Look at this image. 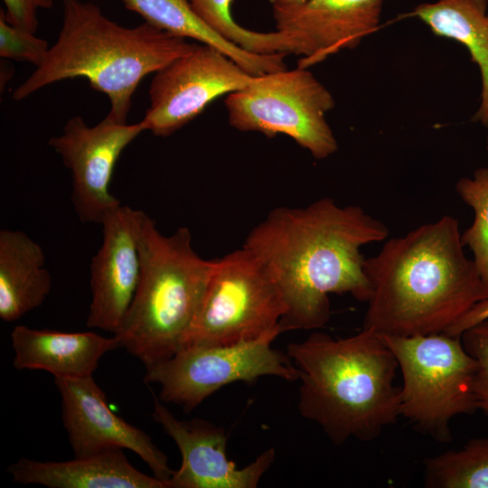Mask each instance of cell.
I'll return each mask as SVG.
<instances>
[{
    "label": "cell",
    "mask_w": 488,
    "mask_h": 488,
    "mask_svg": "<svg viewBox=\"0 0 488 488\" xmlns=\"http://www.w3.org/2000/svg\"><path fill=\"white\" fill-rule=\"evenodd\" d=\"M388 227L361 206H340L331 198L305 207H277L248 234L254 253L275 281L288 329L324 327L331 316L330 294L369 300L371 284L361 247L381 241Z\"/></svg>",
    "instance_id": "1"
},
{
    "label": "cell",
    "mask_w": 488,
    "mask_h": 488,
    "mask_svg": "<svg viewBox=\"0 0 488 488\" xmlns=\"http://www.w3.org/2000/svg\"><path fill=\"white\" fill-rule=\"evenodd\" d=\"M458 221L444 215L389 239L365 258L371 293L363 328L411 336L445 333L476 303L488 286L466 257Z\"/></svg>",
    "instance_id": "2"
},
{
    "label": "cell",
    "mask_w": 488,
    "mask_h": 488,
    "mask_svg": "<svg viewBox=\"0 0 488 488\" xmlns=\"http://www.w3.org/2000/svg\"><path fill=\"white\" fill-rule=\"evenodd\" d=\"M286 354L298 371L299 414L335 446L373 441L400 417L399 364L374 330L345 338L316 332L289 343Z\"/></svg>",
    "instance_id": "3"
},
{
    "label": "cell",
    "mask_w": 488,
    "mask_h": 488,
    "mask_svg": "<svg viewBox=\"0 0 488 488\" xmlns=\"http://www.w3.org/2000/svg\"><path fill=\"white\" fill-rule=\"evenodd\" d=\"M199 44L147 23L127 28L105 16L93 3L62 1V24L44 61L20 85L13 99H26L57 81L86 78L108 96L115 120L127 123L132 96L140 81Z\"/></svg>",
    "instance_id": "4"
},
{
    "label": "cell",
    "mask_w": 488,
    "mask_h": 488,
    "mask_svg": "<svg viewBox=\"0 0 488 488\" xmlns=\"http://www.w3.org/2000/svg\"><path fill=\"white\" fill-rule=\"evenodd\" d=\"M139 283L114 334L131 355L149 366L175 354L192 328L205 293L213 259L192 248L188 228L162 234L144 211L138 229Z\"/></svg>",
    "instance_id": "5"
},
{
    "label": "cell",
    "mask_w": 488,
    "mask_h": 488,
    "mask_svg": "<svg viewBox=\"0 0 488 488\" xmlns=\"http://www.w3.org/2000/svg\"><path fill=\"white\" fill-rule=\"evenodd\" d=\"M380 334L401 373L400 417L436 442L449 443L451 420L477 411L474 392L476 361L461 337L446 333Z\"/></svg>",
    "instance_id": "6"
},
{
    "label": "cell",
    "mask_w": 488,
    "mask_h": 488,
    "mask_svg": "<svg viewBox=\"0 0 488 488\" xmlns=\"http://www.w3.org/2000/svg\"><path fill=\"white\" fill-rule=\"evenodd\" d=\"M224 104L229 124L237 130L287 136L315 159L338 149L326 120L334 99L308 68L255 76L245 88L228 94Z\"/></svg>",
    "instance_id": "7"
},
{
    "label": "cell",
    "mask_w": 488,
    "mask_h": 488,
    "mask_svg": "<svg viewBox=\"0 0 488 488\" xmlns=\"http://www.w3.org/2000/svg\"><path fill=\"white\" fill-rule=\"evenodd\" d=\"M280 324L261 336L227 345H189L172 357L145 367L144 380L159 386V399L180 406L185 413L202 404L221 388L238 381L254 383L274 376L298 380L288 355L272 348L287 332Z\"/></svg>",
    "instance_id": "8"
},
{
    "label": "cell",
    "mask_w": 488,
    "mask_h": 488,
    "mask_svg": "<svg viewBox=\"0 0 488 488\" xmlns=\"http://www.w3.org/2000/svg\"><path fill=\"white\" fill-rule=\"evenodd\" d=\"M284 314L285 305L271 275L242 246L213 259L199 311L183 347L252 340L277 327Z\"/></svg>",
    "instance_id": "9"
},
{
    "label": "cell",
    "mask_w": 488,
    "mask_h": 488,
    "mask_svg": "<svg viewBox=\"0 0 488 488\" xmlns=\"http://www.w3.org/2000/svg\"><path fill=\"white\" fill-rule=\"evenodd\" d=\"M254 77L220 50L198 45L155 73L150 107L141 121L155 136H168L214 99L245 88Z\"/></svg>",
    "instance_id": "10"
},
{
    "label": "cell",
    "mask_w": 488,
    "mask_h": 488,
    "mask_svg": "<svg viewBox=\"0 0 488 488\" xmlns=\"http://www.w3.org/2000/svg\"><path fill=\"white\" fill-rule=\"evenodd\" d=\"M145 131L142 121L121 123L109 115L89 127L80 116L70 117L49 145L61 156L72 178L71 202L82 223L100 224L104 214L120 204L109 184L122 151Z\"/></svg>",
    "instance_id": "11"
},
{
    "label": "cell",
    "mask_w": 488,
    "mask_h": 488,
    "mask_svg": "<svg viewBox=\"0 0 488 488\" xmlns=\"http://www.w3.org/2000/svg\"><path fill=\"white\" fill-rule=\"evenodd\" d=\"M61 395V418L75 457H87L117 447L136 453L154 476L166 482L174 470L144 430L127 423L109 408L107 397L92 375L54 378Z\"/></svg>",
    "instance_id": "12"
},
{
    "label": "cell",
    "mask_w": 488,
    "mask_h": 488,
    "mask_svg": "<svg viewBox=\"0 0 488 488\" xmlns=\"http://www.w3.org/2000/svg\"><path fill=\"white\" fill-rule=\"evenodd\" d=\"M142 212L120 203L103 216L102 243L89 265L88 327L115 334L123 324L141 274L138 229Z\"/></svg>",
    "instance_id": "13"
},
{
    "label": "cell",
    "mask_w": 488,
    "mask_h": 488,
    "mask_svg": "<svg viewBox=\"0 0 488 488\" xmlns=\"http://www.w3.org/2000/svg\"><path fill=\"white\" fill-rule=\"evenodd\" d=\"M153 419L176 444L182 456L166 488H256L275 460L274 448L260 454L243 468L228 458L227 433L202 418L177 419L155 398Z\"/></svg>",
    "instance_id": "14"
},
{
    "label": "cell",
    "mask_w": 488,
    "mask_h": 488,
    "mask_svg": "<svg viewBox=\"0 0 488 488\" xmlns=\"http://www.w3.org/2000/svg\"><path fill=\"white\" fill-rule=\"evenodd\" d=\"M383 0H307L295 7L272 6L277 31L291 40L297 67L357 47L380 24Z\"/></svg>",
    "instance_id": "15"
},
{
    "label": "cell",
    "mask_w": 488,
    "mask_h": 488,
    "mask_svg": "<svg viewBox=\"0 0 488 488\" xmlns=\"http://www.w3.org/2000/svg\"><path fill=\"white\" fill-rule=\"evenodd\" d=\"M16 370H42L54 378L91 376L100 359L120 348L114 335L108 338L91 332L67 333L15 326L11 333Z\"/></svg>",
    "instance_id": "16"
},
{
    "label": "cell",
    "mask_w": 488,
    "mask_h": 488,
    "mask_svg": "<svg viewBox=\"0 0 488 488\" xmlns=\"http://www.w3.org/2000/svg\"><path fill=\"white\" fill-rule=\"evenodd\" d=\"M6 471L17 483L48 488H166L164 481L134 467L117 447L62 462L22 457Z\"/></svg>",
    "instance_id": "17"
},
{
    "label": "cell",
    "mask_w": 488,
    "mask_h": 488,
    "mask_svg": "<svg viewBox=\"0 0 488 488\" xmlns=\"http://www.w3.org/2000/svg\"><path fill=\"white\" fill-rule=\"evenodd\" d=\"M52 288L45 255L25 232L0 230V318L14 322L39 307Z\"/></svg>",
    "instance_id": "18"
},
{
    "label": "cell",
    "mask_w": 488,
    "mask_h": 488,
    "mask_svg": "<svg viewBox=\"0 0 488 488\" xmlns=\"http://www.w3.org/2000/svg\"><path fill=\"white\" fill-rule=\"evenodd\" d=\"M126 8L145 23L172 35L191 38L212 46L232 59L252 76L287 69L286 53L258 54L227 41L212 30L192 8L190 0H122Z\"/></svg>",
    "instance_id": "19"
},
{
    "label": "cell",
    "mask_w": 488,
    "mask_h": 488,
    "mask_svg": "<svg viewBox=\"0 0 488 488\" xmlns=\"http://www.w3.org/2000/svg\"><path fill=\"white\" fill-rule=\"evenodd\" d=\"M488 0H436L412 12L438 36L464 44L482 79L481 103L474 119L488 127Z\"/></svg>",
    "instance_id": "20"
},
{
    "label": "cell",
    "mask_w": 488,
    "mask_h": 488,
    "mask_svg": "<svg viewBox=\"0 0 488 488\" xmlns=\"http://www.w3.org/2000/svg\"><path fill=\"white\" fill-rule=\"evenodd\" d=\"M427 488H488V437L473 438L457 450L426 459Z\"/></svg>",
    "instance_id": "21"
},
{
    "label": "cell",
    "mask_w": 488,
    "mask_h": 488,
    "mask_svg": "<svg viewBox=\"0 0 488 488\" xmlns=\"http://www.w3.org/2000/svg\"><path fill=\"white\" fill-rule=\"evenodd\" d=\"M233 0H190L192 10L218 34L240 48L258 54H292L289 36L280 31L261 33L238 24L231 15Z\"/></svg>",
    "instance_id": "22"
},
{
    "label": "cell",
    "mask_w": 488,
    "mask_h": 488,
    "mask_svg": "<svg viewBox=\"0 0 488 488\" xmlns=\"http://www.w3.org/2000/svg\"><path fill=\"white\" fill-rule=\"evenodd\" d=\"M455 190L464 202L474 211L473 224L461 234L464 246L474 255V262L488 286V168H478L473 177H463Z\"/></svg>",
    "instance_id": "23"
},
{
    "label": "cell",
    "mask_w": 488,
    "mask_h": 488,
    "mask_svg": "<svg viewBox=\"0 0 488 488\" xmlns=\"http://www.w3.org/2000/svg\"><path fill=\"white\" fill-rule=\"evenodd\" d=\"M49 50L45 40L8 23L5 11H0L1 57L30 62L38 67L44 61Z\"/></svg>",
    "instance_id": "24"
},
{
    "label": "cell",
    "mask_w": 488,
    "mask_h": 488,
    "mask_svg": "<svg viewBox=\"0 0 488 488\" xmlns=\"http://www.w3.org/2000/svg\"><path fill=\"white\" fill-rule=\"evenodd\" d=\"M461 340L476 361L474 392L477 410L488 417V319L465 330Z\"/></svg>",
    "instance_id": "25"
},
{
    "label": "cell",
    "mask_w": 488,
    "mask_h": 488,
    "mask_svg": "<svg viewBox=\"0 0 488 488\" xmlns=\"http://www.w3.org/2000/svg\"><path fill=\"white\" fill-rule=\"evenodd\" d=\"M8 23L32 33L38 26L37 11L52 6V0H3Z\"/></svg>",
    "instance_id": "26"
},
{
    "label": "cell",
    "mask_w": 488,
    "mask_h": 488,
    "mask_svg": "<svg viewBox=\"0 0 488 488\" xmlns=\"http://www.w3.org/2000/svg\"><path fill=\"white\" fill-rule=\"evenodd\" d=\"M488 319V297L476 303L445 333L451 336L461 337L468 328Z\"/></svg>",
    "instance_id": "27"
},
{
    "label": "cell",
    "mask_w": 488,
    "mask_h": 488,
    "mask_svg": "<svg viewBox=\"0 0 488 488\" xmlns=\"http://www.w3.org/2000/svg\"><path fill=\"white\" fill-rule=\"evenodd\" d=\"M272 6L295 7L305 4L307 0H270Z\"/></svg>",
    "instance_id": "28"
},
{
    "label": "cell",
    "mask_w": 488,
    "mask_h": 488,
    "mask_svg": "<svg viewBox=\"0 0 488 488\" xmlns=\"http://www.w3.org/2000/svg\"><path fill=\"white\" fill-rule=\"evenodd\" d=\"M486 150L488 152V133H487V136H486Z\"/></svg>",
    "instance_id": "29"
}]
</instances>
